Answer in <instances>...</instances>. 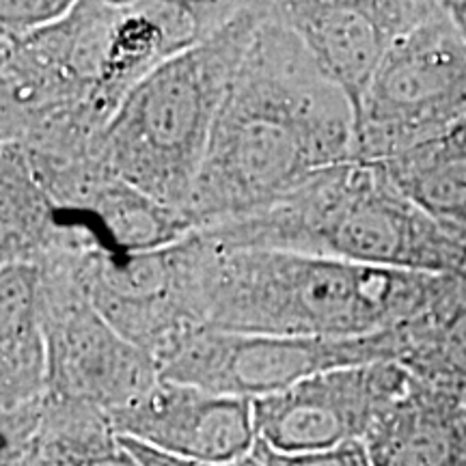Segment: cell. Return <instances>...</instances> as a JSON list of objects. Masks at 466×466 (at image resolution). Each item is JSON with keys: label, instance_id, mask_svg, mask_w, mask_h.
I'll return each instance as SVG.
<instances>
[{"label": "cell", "instance_id": "obj_1", "mask_svg": "<svg viewBox=\"0 0 466 466\" xmlns=\"http://www.w3.org/2000/svg\"><path fill=\"white\" fill-rule=\"evenodd\" d=\"M242 3L80 0L55 25L0 39V145L74 158L102 151L126 97Z\"/></svg>", "mask_w": 466, "mask_h": 466}, {"label": "cell", "instance_id": "obj_2", "mask_svg": "<svg viewBox=\"0 0 466 466\" xmlns=\"http://www.w3.org/2000/svg\"><path fill=\"white\" fill-rule=\"evenodd\" d=\"M354 110L275 9L255 33L184 208L192 231L259 212L354 156Z\"/></svg>", "mask_w": 466, "mask_h": 466}, {"label": "cell", "instance_id": "obj_3", "mask_svg": "<svg viewBox=\"0 0 466 466\" xmlns=\"http://www.w3.org/2000/svg\"><path fill=\"white\" fill-rule=\"evenodd\" d=\"M195 238L192 311L199 329L348 339L400 329L434 305L441 275L350 264Z\"/></svg>", "mask_w": 466, "mask_h": 466}, {"label": "cell", "instance_id": "obj_4", "mask_svg": "<svg viewBox=\"0 0 466 466\" xmlns=\"http://www.w3.org/2000/svg\"><path fill=\"white\" fill-rule=\"evenodd\" d=\"M220 247L313 255L419 275L466 264V233L417 206L378 165L348 160L259 212L201 229Z\"/></svg>", "mask_w": 466, "mask_h": 466}, {"label": "cell", "instance_id": "obj_5", "mask_svg": "<svg viewBox=\"0 0 466 466\" xmlns=\"http://www.w3.org/2000/svg\"><path fill=\"white\" fill-rule=\"evenodd\" d=\"M270 3H242L227 25L156 67L134 89L102 138L113 171L184 214L209 138Z\"/></svg>", "mask_w": 466, "mask_h": 466}, {"label": "cell", "instance_id": "obj_6", "mask_svg": "<svg viewBox=\"0 0 466 466\" xmlns=\"http://www.w3.org/2000/svg\"><path fill=\"white\" fill-rule=\"evenodd\" d=\"M466 119V42L450 3H434L393 44L354 126L359 162H387L445 137Z\"/></svg>", "mask_w": 466, "mask_h": 466}, {"label": "cell", "instance_id": "obj_7", "mask_svg": "<svg viewBox=\"0 0 466 466\" xmlns=\"http://www.w3.org/2000/svg\"><path fill=\"white\" fill-rule=\"evenodd\" d=\"M406 324L384 333L322 339L197 329L158 363L160 378L209 393L261 400L339 367L401 363Z\"/></svg>", "mask_w": 466, "mask_h": 466}, {"label": "cell", "instance_id": "obj_8", "mask_svg": "<svg viewBox=\"0 0 466 466\" xmlns=\"http://www.w3.org/2000/svg\"><path fill=\"white\" fill-rule=\"evenodd\" d=\"M37 272L50 395L110 415L160 380L158 363L116 333L93 307L72 264L58 261Z\"/></svg>", "mask_w": 466, "mask_h": 466}, {"label": "cell", "instance_id": "obj_9", "mask_svg": "<svg viewBox=\"0 0 466 466\" xmlns=\"http://www.w3.org/2000/svg\"><path fill=\"white\" fill-rule=\"evenodd\" d=\"M67 264L102 318L156 363L199 329L192 311V233L147 253H97Z\"/></svg>", "mask_w": 466, "mask_h": 466}, {"label": "cell", "instance_id": "obj_10", "mask_svg": "<svg viewBox=\"0 0 466 466\" xmlns=\"http://www.w3.org/2000/svg\"><path fill=\"white\" fill-rule=\"evenodd\" d=\"M408 382L410 371L400 363L322 371L288 391L253 401L258 441L283 453L365 442Z\"/></svg>", "mask_w": 466, "mask_h": 466}, {"label": "cell", "instance_id": "obj_11", "mask_svg": "<svg viewBox=\"0 0 466 466\" xmlns=\"http://www.w3.org/2000/svg\"><path fill=\"white\" fill-rule=\"evenodd\" d=\"M434 3L423 0H281L272 3L319 72L359 108L393 44L419 25Z\"/></svg>", "mask_w": 466, "mask_h": 466}, {"label": "cell", "instance_id": "obj_12", "mask_svg": "<svg viewBox=\"0 0 466 466\" xmlns=\"http://www.w3.org/2000/svg\"><path fill=\"white\" fill-rule=\"evenodd\" d=\"M110 419L119 436L201 466L236 462L258 445L253 401L165 378Z\"/></svg>", "mask_w": 466, "mask_h": 466}, {"label": "cell", "instance_id": "obj_13", "mask_svg": "<svg viewBox=\"0 0 466 466\" xmlns=\"http://www.w3.org/2000/svg\"><path fill=\"white\" fill-rule=\"evenodd\" d=\"M365 447L374 466H466L464 395L410 374Z\"/></svg>", "mask_w": 466, "mask_h": 466}, {"label": "cell", "instance_id": "obj_14", "mask_svg": "<svg viewBox=\"0 0 466 466\" xmlns=\"http://www.w3.org/2000/svg\"><path fill=\"white\" fill-rule=\"evenodd\" d=\"M48 395V346L39 309V272L0 266V412Z\"/></svg>", "mask_w": 466, "mask_h": 466}, {"label": "cell", "instance_id": "obj_15", "mask_svg": "<svg viewBox=\"0 0 466 466\" xmlns=\"http://www.w3.org/2000/svg\"><path fill=\"white\" fill-rule=\"evenodd\" d=\"M400 365L419 380L466 395V309L445 318L423 313L408 322Z\"/></svg>", "mask_w": 466, "mask_h": 466}, {"label": "cell", "instance_id": "obj_16", "mask_svg": "<svg viewBox=\"0 0 466 466\" xmlns=\"http://www.w3.org/2000/svg\"><path fill=\"white\" fill-rule=\"evenodd\" d=\"M74 3L67 0H3L0 5V39H25L44 31L67 15Z\"/></svg>", "mask_w": 466, "mask_h": 466}, {"label": "cell", "instance_id": "obj_17", "mask_svg": "<svg viewBox=\"0 0 466 466\" xmlns=\"http://www.w3.org/2000/svg\"><path fill=\"white\" fill-rule=\"evenodd\" d=\"M253 453L259 466H374L365 442H348V445L324 451L283 453L258 441Z\"/></svg>", "mask_w": 466, "mask_h": 466}, {"label": "cell", "instance_id": "obj_18", "mask_svg": "<svg viewBox=\"0 0 466 466\" xmlns=\"http://www.w3.org/2000/svg\"><path fill=\"white\" fill-rule=\"evenodd\" d=\"M121 441H124L127 451H130L132 456L141 462V466H201V464L190 462V460L175 458V456H171V453H165V451L156 450V447L145 445V442L126 439V436H121Z\"/></svg>", "mask_w": 466, "mask_h": 466}, {"label": "cell", "instance_id": "obj_19", "mask_svg": "<svg viewBox=\"0 0 466 466\" xmlns=\"http://www.w3.org/2000/svg\"><path fill=\"white\" fill-rule=\"evenodd\" d=\"M83 466H141V462H138V460L134 458L130 451H127L124 441H121V445L116 447L115 451H110V453H106V456H102L97 460H91V462H86Z\"/></svg>", "mask_w": 466, "mask_h": 466}, {"label": "cell", "instance_id": "obj_20", "mask_svg": "<svg viewBox=\"0 0 466 466\" xmlns=\"http://www.w3.org/2000/svg\"><path fill=\"white\" fill-rule=\"evenodd\" d=\"M450 9L453 14V20H456V25L460 28V33H462L464 42H466V3H450Z\"/></svg>", "mask_w": 466, "mask_h": 466}, {"label": "cell", "instance_id": "obj_21", "mask_svg": "<svg viewBox=\"0 0 466 466\" xmlns=\"http://www.w3.org/2000/svg\"><path fill=\"white\" fill-rule=\"evenodd\" d=\"M217 466H259V462H258V458H255V453H248L247 458H240V460H236V462L217 464Z\"/></svg>", "mask_w": 466, "mask_h": 466}, {"label": "cell", "instance_id": "obj_22", "mask_svg": "<svg viewBox=\"0 0 466 466\" xmlns=\"http://www.w3.org/2000/svg\"><path fill=\"white\" fill-rule=\"evenodd\" d=\"M464 400H466V395H464Z\"/></svg>", "mask_w": 466, "mask_h": 466}]
</instances>
